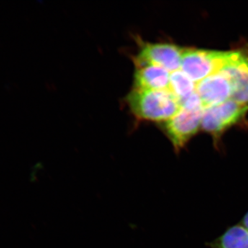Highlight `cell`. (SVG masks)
<instances>
[{
	"mask_svg": "<svg viewBox=\"0 0 248 248\" xmlns=\"http://www.w3.org/2000/svg\"><path fill=\"white\" fill-rule=\"evenodd\" d=\"M195 91L200 96L204 108L224 103L231 99L232 96L231 83L221 72L197 83Z\"/></svg>",
	"mask_w": 248,
	"mask_h": 248,
	"instance_id": "7",
	"label": "cell"
},
{
	"mask_svg": "<svg viewBox=\"0 0 248 248\" xmlns=\"http://www.w3.org/2000/svg\"><path fill=\"white\" fill-rule=\"evenodd\" d=\"M219 72L231 83V99L248 105V50L241 49L230 51Z\"/></svg>",
	"mask_w": 248,
	"mask_h": 248,
	"instance_id": "6",
	"label": "cell"
},
{
	"mask_svg": "<svg viewBox=\"0 0 248 248\" xmlns=\"http://www.w3.org/2000/svg\"><path fill=\"white\" fill-rule=\"evenodd\" d=\"M139 41V50L133 57L136 67L153 65L162 67L170 73L180 69L184 48L173 44Z\"/></svg>",
	"mask_w": 248,
	"mask_h": 248,
	"instance_id": "5",
	"label": "cell"
},
{
	"mask_svg": "<svg viewBox=\"0 0 248 248\" xmlns=\"http://www.w3.org/2000/svg\"><path fill=\"white\" fill-rule=\"evenodd\" d=\"M127 105L138 120L166 122L179 110L181 104L169 90L133 89L125 98Z\"/></svg>",
	"mask_w": 248,
	"mask_h": 248,
	"instance_id": "1",
	"label": "cell"
},
{
	"mask_svg": "<svg viewBox=\"0 0 248 248\" xmlns=\"http://www.w3.org/2000/svg\"><path fill=\"white\" fill-rule=\"evenodd\" d=\"M248 112V105L229 99L218 105L205 108L201 128L213 137L217 146L222 135L228 129L244 122Z\"/></svg>",
	"mask_w": 248,
	"mask_h": 248,
	"instance_id": "2",
	"label": "cell"
},
{
	"mask_svg": "<svg viewBox=\"0 0 248 248\" xmlns=\"http://www.w3.org/2000/svg\"><path fill=\"white\" fill-rule=\"evenodd\" d=\"M203 107L181 106L172 118L163 124V130L172 143L176 153L185 148L202 126Z\"/></svg>",
	"mask_w": 248,
	"mask_h": 248,
	"instance_id": "3",
	"label": "cell"
},
{
	"mask_svg": "<svg viewBox=\"0 0 248 248\" xmlns=\"http://www.w3.org/2000/svg\"><path fill=\"white\" fill-rule=\"evenodd\" d=\"M248 230V211L245 214L244 217H243L242 219L241 220L240 223Z\"/></svg>",
	"mask_w": 248,
	"mask_h": 248,
	"instance_id": "11",
	"label": "cell"
},
{
	"mask_svg": "<svg viewBox=\"0 0 248 248\" xmlns=\"http://www.w3.org/2000/svg\"><path fill=\"white\" fill-rule=\"evenodd\" d=\"M170 73L162 67L153 65L137 67L134 74L133 89L169 90Z\"/></svg>",
	"mask_w": 248,
	"mask_h": 248,
	"instance_id": "8",
	"label": "cell"
},
{
	"mask_svg": "<svg viewBox=\"0 0 248 248\" xmlns=\"http://www.w3.org/2000/svg\"><path fill=\"white\" fill-rule=\"evenodd\" d=\"M206 246L210 248H248V230L241 223L234 225Z\"/></svg>",
	"mask_w": 248,
	"mask_h": 248,
	"instance_id": "9",
	"label": "cell"
},
{
	"mask_svg": "<svg viewBox=\"0 0 248 248\" xmlns=\"http://www.w3.org/2000/svg\"><path fill=\"white\" fill-rule=\"evenodd\" d=\"M169 90L182 104L195 92L196 85L187 75L179 69L170 73Z\"/></svg>",
	"mask_w": 248,
	"mask_h": 248,
	"instance_id": "10",
	"label": "cell"
},
{
	"mask_svg": "<svg viewBox=\"0 0 248 248\" xmlns=\"http://www.w3.org/2000/svg\"><path fill=\"white\" fill-rule=\"evenodd\" d=\"M230 51L184 49L181 70L194 82H200L207 77L221 71Z\"/></svg>",
	"mask_w": 248,
	"mask_h": 248,
	"instance_id": "4",
	"label": "cell"
}]
</instances>
